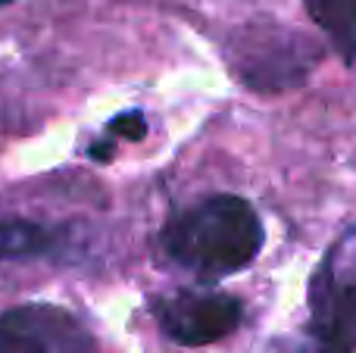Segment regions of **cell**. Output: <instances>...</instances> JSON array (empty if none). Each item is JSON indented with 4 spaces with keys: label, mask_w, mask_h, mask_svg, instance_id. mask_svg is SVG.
I'll return each instance as SVG.
<instances>
[{
    "label": "cell",
    "mask_w": 356,
    "mask_h": 353,
    "mask_svg": "<svg viewBox=\"0 0 356 353\" xmlns=\"http://www.w3.org/2000/svg\"><path fill=\"white\" fill-rule=\"evenodd\" d=\"M266 231L257 210L238 194H213L166 222L160 244L178 266L222 279L247 269L263 250Z\"/></svg>",
    "instance_id": "1"
},
{
    "label": "cell",
    "mask_w": 356,
    "mask_h": 353,
    "mask_svg": "<svg viewBox=\"0 0 356 353\" xmlns=\"http://www.w3.org/2000/svg\"><path fill=\"white\" fill-rule=\"evenodd\" d=\"M309 335L316 353L356 350V229L309 281Z\"/></svg>",
    "instance_id": "2"
},
{
    "label": "cell",
    "mask_w": 356,
    "mask_h": 353,
    "mask_svg": "<svg viewBox=\"0 0 356 353\" xmlns=\"http://www.w3.org/2000/svg\"><path fill=\"white\" fill-rule=\"evenodd\" d=\"M160 331L181 347H207L222 341L241 325L244 306L232 294L213 291H175L150 304Z\"/></svg>",
    "instance_id": "3"
},
{
    "label": "cell",
    "mask_w": 356,
    "mask_h": 353,
    "mask_svg": "<svg viewBox=\"0 0 356 353\" xmlns=\"http://www.w3.org/2000/svg\"><path fill=\"white\" fill-rule=\"evenodd\" d=\"M0 353H94V338L63 306L25 304L0 313Z\"/></svg>",
    "instance_id": "4"
},
{
    "label": "cell",
    "mask_w": 356,
    "mask_h": 353,
    "mask_svg": "<svg viewBox=\"0 0 356 353\" xmlns=\"http://www.w3.org/2000/svg\"><path fill=\"white\" fill-rule=\"evenodd\" d=\"M303 6L328 38L334 54L347 66L356 63V0H303Z\"/></svg>",
    "instance_id": "5"
},
{
    "label": "cell",
    "mask_w": 356,
    "mask_h": 353,
    "mask_svg": "<svg viewBox=\"0 0 356 353\" xmlns=\"http://www.w3.org/2000/svg\"><path fill=\"white\" fill-rule=\"evenodd\" d=\"M56 247V231L25 219H0V263L35 260Z\"/></svg>",
    "instance_id": "6"
},
{
    "label": "cell",
    "mask_w": 356,
    "mask_h": 353,
    "mask_svg": "<svg viewBox=\"0 0 356 353\" xmlns=\"http://www.w3.org/2000/svg\"><path fill=\"white\" fill-rule=\"evenodd\" d=\"M110 131H113L116 138H125V141H141V138L147 135V119H144L138 110L122 113V116L113 119Z\"/></svg>",
    "instance_id": "7"
},
{
    "label": "cell",
    "mask_w": 356,
    "mask_h": 353,
    "mask_svg": "<svg viewBox=\"0 0 356 353\" xmlns=\"http://www.w3.org/2000/svg\"><path fill=\"white\" fill-rule=\"evenodd\" d=\"M3 3H10V0H0V6H3Z\"/></svg>",
    "instance_id": "8"
}]
</instances>
